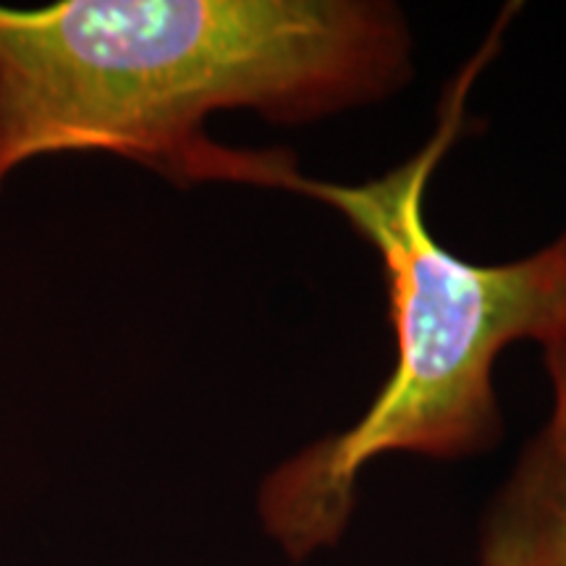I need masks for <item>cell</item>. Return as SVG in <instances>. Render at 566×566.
Here are the masks:
<instances>
[{"instance_id":"2","label":"cell","mask_w":566,"mask_h":566,"mask_svg":"<svg viewBox=\"0 0 566 566\" xmlns=\"http://www.w3.org/2000/svg\"><path fill=\"white\" fill-rule=\"evenodd\" d=\"M499 32L459 71L428 145L365 184H336L292 168L281 189L342 212L378 252L386 273L396 363L363 417L289 457L258 495L265 533L294 562L334 546L373 459L472 457L501 436L493 365L514 342L566 346V229L530 258L478 265L438 242L424 195L462 134L467 95L491 61Z\"/></svg>"},{"instance_id":"1","label":"cell","mask_w":566,"mask_h":566,"mask_svg":"<svg viewBox=\"0 0 566 566\" xmlns=\"http://www.w3.org/2000/svg\"><path fill=\"white\" fill-rule=\"evenodd\" d=\"M412 74L405 13L375 0H61L0 6V187L21 163L113 153L176 184L281 189L289 153L210 139L218 111L302 124Z\"/></svg>"},{"instance_id":"3","label":"cell","mask_w":566,"mask_h":566,"mask_svg":"<svg viewBox=\"0 0 566 566\" xmlns=\"http://www.w3.org/2000/svg\"><path fill=\"white\" fill-rule=\"evenodd\" d=\"M543 354L554 407L488 509L480 566H566V346Z\"/></svg>"}]
</instances>
